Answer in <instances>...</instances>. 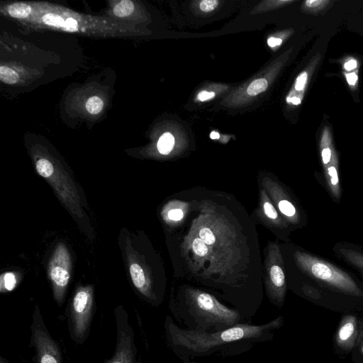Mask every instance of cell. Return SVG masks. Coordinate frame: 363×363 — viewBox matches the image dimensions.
I'll use <instances>...</instances> for the list:
<instances>
[{
    "mask_svg": "<svg viewBox=\"0 0 363 363\" xmlns=\"http://www.w3.org/2000/svg\"><path fill=\"white\" fill-rule=\"evenodd\" d=\"M70 257L66 247L60 245L56 248L49 264L53 296L59 306L64 303L65 293L70 279Z\"/></svg>",
    "mask_w": 363,
    "mask_h": 363,
    "instance_id": "6",
    "label": "cell"
},
{
    "mask_svg": "<svg viewBox=\"0 0 363 363\" xmlns=\"http://www.w3.org/2000/svg\"><path fill=\"white\" fill-rule=\"evenodd\" d=\"M264 213L266 216L272 219L277 218V212L274 207L269 203L266 201L263 205Z\"/></svg>",
    "mask_w": 363,
    "mask_h": 363,
    "instance_id": "26",
    "label": "cell"
},
{
    "mask_svg": "<svg viewBox=\"0 0 363 363\" xmlns=\"http://www.w3.org/2000/svg\"><path fill=\"white\" fill-rule=\"evenodd\" d=\"M134 10V4L130 0H122L113 7V13L118 17H126Z\"/></svg>",
    "mask_w": 363,
    "mask_h": 363,
    "instance_id": "14",
    "label": "cell"
},
{
    "mask_svg": "<svg viewBox=\"0 0 363 363\" xmlns=\"http://www.w3.org/2000/svg\"><path fill=\"white\" fill-rule=\"evenodd\" d=\"M31 12V7L23 3H16L8 7V13L13 18H24Z\"/></svg>",
    "mask_w": 363,
    "mask_h": 363,
    "instance_id": "12",
    "label": "cell"
},
{
    "mask_svg": "<svg viewBox=\"0 0 363 363\" xmlns=\"http://www.w3.org/2000/svg\"><path fill=\"white\" fill-rule=\"evenodd\" d=\"M360 315L349 312L341 315L333 337L334 352L340 357L351 354L356 346Z\"/></svg>",
    "mask_w": 363,
    "mask_h": 363,
    "instance_id": "7",
    "label": "cell"
},
{
    "mask_svg": "<svg viewBox=\"0 0 363 363\" xmlns=\"http://www.w3.org/2000/svg\"><path fill=\"white\" fill-rule=\"evenodd\" d=\"M218 4L216 0H203L200 3V9L203 12H210L214 10Z\"/></svg>",
    "mask_w": 363,
    "mask_h": 363,
    "instance_id": "24",
    "label": "cell"
},
{
    "mask_svg": "<svg viewBox=\"0 0 363 363\" xmlns=\"http://www.w3.org/2000/svg\"><path fill=\"white\" fill-rule=\"evenodd\" d=\"M116 343L113 355L104 363H137L138 350L135 334L129 324V315L122 306L114 309Z\"/></svg>",
    "mask_w": 363,
    "mask_h": 363,
    "instance_id": "5",
    "label": "cell"
},
{
    "mask_svg": "<svg viewBox=\"0 0 363 363\" xmlns=\"http://www.w3.org/2000/svg\"><path fill=\"white\" fill-rule=\"evenodd\" d=\"M174 138L170 133H164L157 142V149L162 155L169 154L173 149Z\"/></svg>",
    "mask_w": 363,
    "mask_h": 363,
    "instance_id": "13",
    "label": "cell"
},
{
    "mask_svg": "<svg viewBox=\"0 0 363 363\" xmlns=\"http://www.w3.org/2000/svg\"><path fill=\"white\" fill-rule=\"evenodd\" d=\"M16 278L12 272H6L1 278V289L7 291H12L16 286Z\"/></svg>",
    "mask_w": 363,
    "mask_h": 363,
    "instance_id": "18",
    "label": "cell"
},
{
    "mask_svg": "<svg viewBox=\"0 0 363 363\" xmlns=\"http://www.w3.org/2000/svg\"><path fill=\"white\" fill-rule=\"evenodd\" d=\"M359 335L356 346L350 354L353 363H363V314L359 317Z\"/></svg>",
    "mask_w": 363,
    "mask_h": 363,
    "instance_id": "10",
    "label": "cell"
},
{
    "mask_svg": "<svg viewBox=\"0 0 363 363\" xmlns=\"http://www.w3.org/2000/svg\"><path fill=\"white\" fill-rule=\"evenodd\" d=\"M172 317L180 327L197 331L223 330L243 323L239 313L203 291L186 289L170 306Z\"/></svg>",
    "mask_w": 363,
    "mask_h": 363,
    "instance_id": "2",
    "label": "cell"
},
{
    "mask_svg": "<svg viewBox=\"0 0 363 363\" xmlns=\"http://www.w3.org/2000/svg\"><path fill=\"white\" fill-rule=\"evenodd\" d=\"M284 317L255 325L243 322L223 330L203 332L180 327L172 317L164 322L168 348L182 363H196L210 357H235L249 352L257 345L272 341L283 326Z\"/></svg>",
    "mask_w": 363,
    "mask_h": 363,
    "instance_id": "1",
    "label": "cell"
},
{
    "mask_svg": "<svg viewBox=\"0 0 363 363\" xmlns=\"http://www.w3.org/2000/svg\"><path fill=\"white\" fill-rule=\"evenodd\" d=\"M214 96H215V94L213 92L203 91H201L198 94L197 97H198L199 100L203 101H206V100L213 98Z\"/></svg>",
    "mask_w": 363,
    "mask_h": 363,
    "instance_id": "29",
    "label": "cell"
},
{
    "mask_svg": "<svg viewBox=\"0 0 363 363\" xmlns=\"http://www.w3.org/2000/svg\"><path fill=\"white\" fill-rule=\"evenodd\" d=\"M30 346L35 350L34 363H63L59 343L52 337L38 305L34 308L30 325Z\"/></svg>",
    "mask_w": 363,
    "mask_h": 363,
    "instance_id": "4",
    "label": "cell"
},
{
    "mask_svg": "<svg viewBox=\"0 0 363 363\" xmlns=\"http://www.w3.org/2000/svg\"><path fill=\"white\" fill-rule=\"evenodd\" d=\"M329 142L328 133L326 132L322 138L321 143V156L324 169L328 167L330 162H337L335 155H333Z\"/></svg>",
    "mask_w": 363,
    "mask_h": 363,
    "instance_id": "11",
    "label": "cell"
},
{
    "mask_svg": "<svg viewBox=\"0 0 363 363\" xmlns=\"http://www.w3.org/2000/svg\"><path fill=\"white\" fill-rule=\"evenodd\" d=\"M268 83L264 79H258L254 80L248 86L247 92L250 96H255L265 91Z\"/></svg>",
    "mask_w": 363,
    "mask_h": 363,
    "instance_id": "16",
    "label": "cell"
},
{
    "mask_svg": "<svg viewBox=\"0 0 363 363\" xmlns=\"http://www.w3.org/2000/svg\"><path fill=\"white\" fill-rule=\"evenodd\" d=\"M346 78L350 84L354 85L357 82V76L355 73H349L346 74Z\"/></svg>",
    "mask_w": 363,
    "mask_h": 363,
    "instance_id": "31",
    "label": "cell"
},
{
    "mask_svg": "<svg viewBox=\"0 0 363 363\" xmlns=\"http://www.w3.org/2000/svg\"><path fill=\"white\" fill-rule=\"evenodd\" d=\"M357 62L354 60H350L345 64V69L350 71L354 69L357 67Z\"/></svg>",
    "mask_w": 363,
    "mask_h": 363,
    "instance_id": "32",
    "label": "cell"
},
{
    "mask_svg": "<svg viewBox=\"0 0 363 363\" xmlns=\"http://www.w3.org/2000/svg\"><path fill=\"white\" fill-rule=\"evenodd\" d=\"M308 78V72L304 71L297 77L295 83V89L297 91L302 90L306 83Z\"/></svg>",
    "mask_w": 363,
    "mask_h": 363,
    "instance_id": "25",
    "label": "cell"
},
{
    "mask_svg": "<svg viewBox=\"0 0 363 363\" xmlns=\"http://www.w3.org/2000/svg\"><path fill=\"white\" fill-rule=\"evenodd\" d=\"M330 1L325 0H310L305 2V5L310 9H314L315 11L321 9Z\"/></svg>",
    "mask_w": 363,
    "mask_h": 363,
    "instance_id": "23",
    "label": "cell"
},
{
    "mask_svg": "<svg viewBox=\"0 0 363 363\" xmlns=\"http://www.w3.org/2000/svg\"><path fill=\"white\" fill-rule=\"evenodd\" d=\"M77 21L74 18H68L65 20L64 28L69 31H76L77 30Z\"/></svg>",
    "mask_w": 363,
    "mask_h": 363,
    "instance_id": "28",
    "label": "cell"
},
{
    "mask_svg": "<svg viewBox=\"0 0 363 363\" xmlns=\"http://www.w3.org/2000/svg\"><path fill=\"white\" fill-rule=\"evenodd\" d=\"M85 106L89 113L97 114L102 110L104 102L99 96H94L87 100Z\"/></svg>",
    "mask_w": 363,
    "mask_h": 363,
    "instance_id": "17",
    "label": "cell"
},
{
    "mask_svg": "<svg viewBox=\"0 0 363 363\" xmlns=\"http://www.w3.org/2000/svg\"><path fill=\"white\" fill-rule=\"evenodd\" d=\"M94 308L93 287L78 286L65 311L69 336L78 345H82L90 333Z\"/></svg>",
    "mask_w": 363,
    "mask_h": 363,
    "instance_id": "3",
    "label": "cell"
},
{
    "mask_svg": "<svg viewBox=\"0 0 363 363\" xmlns=\"http://www.w3.org/2000/svg\"><path fill=\"white\" fill-rule=\"evenodd\" d=\"M288 101L291 102L292 104L297 105L301 103V99L298 97H292V98H288Z\"/></svg>",
    "mask_w": 363,
    "mask_h": 363,
    "instance_id": "33",
    "label": "cell"
},
{
    "mask_svg": "<svg viewBox=\"0 0 363 363\" xmlns=\"http://www.w3.org/2000/svg\"><path fill=\"white\" fill-rule=\"evenodd\" d=\"M337 252L350 264L354 266L363 274V253L349 247H338Z\"/></svg>",
    "mask_w": 363,
    "mask_h": 363,
    "instance_id": "9",
    "label": "cell"
},
{
    "mask_svg": "<svg viewBox=\"0 0 363 363\" xmlns=\"http://www.w3.org/2000/svg\"><path fill=\"white\" fill-rule=\"evenodd\" d=\"M0 363H9V361L4 358L3 357H0Z\"/></svg>",
    "mask_w": 363,
    "mask_h": 363,
    "instance_id": "35",
    "label": "cell"
},
{
    "mask_svg": "<svg viewBox=\"0 0 363 363\" xmlns=\"http://www.w3.org/2000/svg\"><path fill=\"white\" fill-rule=\"evenodd\" d=\"M282 40L278 38H269L267 40V43L270 47H275L277 45H279L281 43Z\"/></svg>",
    "mask_w": 363,
    "mask_h": 363,
    "instance_id": "30",
    "label": "cell"
},
{
    "mask_svg": "<svg viewBox=\"0 0 363 363\" xmlns=\"http://www.w3.org/2000/svg\"><path fill=\"white\" fill-rule=\"evenodd\" d=\"M219 137H220V135L216 131H212L210 134V138L211 139H218V138H219Z\"/></svg>",
    "mask_w": 363,
    "mask_h": 363,
    "instance_id": "34",
    "label": "cell"
},
{
    "mask_svg": "<svg viewBox=\"0 0 363 363\" xmlns=\"http://www.w3.org/2000/svg\"><path fill=\"white\" fill-rule=\"evenodd\" d=\"M0 79L1 82L13 84L16 83L19 79L18 74L11 68L6 66L0 67Z\"/></svg>",
    "mask_w": 363,
    "mask_h": 363,
    "instance_id": "15",
    "label": "cell"
},
{
    "mask_svg": "<svg viewBox=\"0 0 363 363\" xmlns=\"http://www.w3.org/2000/svg\"><path fill=\"white\" fill-rule=\"evenodd\" d=\"M279 208L283 214L288 217H293L296 213L294 206L287 200L280 201L279 203Z\"/></svg>",
    "mask_w": 363,
    "mask_h": 363,
    "instance_id": "21",
    "label": "cell"
},
{
    "mask_svg": "<svg viewBox=\"0 0 363 363\" xmlns=\"http://www.w3.org/2000/svg\"><path fill=\"white\" fill-rule=\"evenodd\" d=\"M184 216L183 211L179 209H172L168 212V217L172 220H181Z\"/></svg>",
    "mask_w": 363,
    "mask_h": 363,
    "instance_id": "27",
    "label": "cell"
},
{
    "mask_svg": "<svg viewBox=\"0 0 363 363\" xmlns=\"http://www.w3.org/2000/svg\"><path fill=\"white\" fill-rule=\"evenodd\" d=\"M36 170L40 175L49 180L57 189L58 194L67 204L72 206L78 202V195L73 185L69 183L67 176L55 174L52 170V163L45 158L39 159L35 164ZM74 209V208H73Z\"/></svg>",
    "mask_w": 363,
    "mask_h": 363,
    "instance_id": "8",
    "label": "cell"
},
{
    "mask_svg": "<svg viewBox=\"0 0 363 363\" xmlns=\"http://www.w3.org/2000/svg\"><path fill=\"white\" fill-rule=\"evenodd\" d=\"M192 249L194 253L199 257L206 256L208 251L207 245L200 238H196L193 240Z\"/></svg>",
    "mask_w": 363,
    "mask_h": 363,
    "instance_id": "20",
    "label": "cell"
},
{
    "mask_svg": "<svg viewBox=\"0 0 363 363\" xmlns=\"http://www.w3.org/2000/svg\"><path fill=\"white\" fill-rule=\"evenodd\" d=\"M43 22L50 26H53L55 27L64 28L65 22L64 20L60 16L56 15L54 13H48L43 16Z\"/></svg>",
    "mask_w": 363,
    "mask_h": 363,
    "instance_id": "19",
    "label": "cell"
},
{
    "mask_svg": "<svg viewBox=\"0 0 363 363\" xmlns=\"http://www.w3.org/2000/svg\"><path fill=\"white\" fill-rule=\"evenodd\" d=\"M199 238L206 244L212 245L216 240L214 234L209 228H203L199 231Z\"/></svg>",
    "mask_w": 363,
    "mask_h": 363,
    "instance_id": "22",
    "label": "cell"
}]
</instances>
